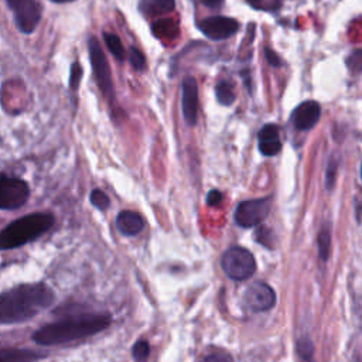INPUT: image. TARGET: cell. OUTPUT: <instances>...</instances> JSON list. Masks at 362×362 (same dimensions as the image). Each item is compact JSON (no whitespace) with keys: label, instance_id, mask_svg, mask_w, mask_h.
I'll list each match as a JSON object with an SVG mask.
<instances>
[{"label":"cell","instance_id":"7402d4cb","mask_svg":"<svg viewBox=\"0 0 362 362\" xmlns=\"http://www.w3.org/2000/svg\"><path fill=\"white\" fill-rule=\"evenodd\" d=\"M346 66L352 74L362 72V49H354L346 58Z\"/></svg>","mask_w":362,"mask_h":362},{"label":"cell","instance_id":"9c48e42d","mask_svg":"<svg viewBox=\"0 0 362 362\" xmlns=\"http://www.w3.org/2000/svg\"><path fill=\"white\" fill-rule=\"evenodd\" d=\"M198 28L211 40L222 41L232 37L239 30V21L225 16H212L201 20Z\"/></svg>","mask_w":362,"mask_h":362},{"label":"cell","instance_id":"836d02e7","mask_svg":"<svg viewBox=\"0 0 362 362\" xmlns=\"http://www.w3.org/2000/svg\"><path fill=\"white\" fill-rule=\"evenodd\" d=\"M361 175H362V167H361Z\"/></svg>","mask_w":362,"mask_h":362},{"label":"cell","instance_id":"484cf974","mask_svg":"<svg viewBox=\"0 0 362 362\" xmlns=\"http://www.w3.org/2000/svg\"><path fill=\"white\" fill-rule=\"evenodd\" d=\"M255 238H256V240L257 242H260L262 245H264V246H267V247H272V232L267 229V228H264V226H260L256 232H255Z\"/></svg>","mask_w":362,"mask_h":362},{"label":"cell","instance_id":"5bb4252c","mask_svg":"<svg viewBox=\"0 0 362 362\" xmlns=\"http://www.w3.org/2000/svg\"><path fill=\"white\" fill-rule=\"evenodd\" d=\"M116 226L120 233L126 236H133L144 228V221L134 211H122L116 218Z\"/></svg>","mask_w":362,"mask_h":362},{"label":"cell","instance_id":"5b68a950","mask_svg":"<svg viewBox=\"0 0 362 362\" xmlns=\"http://www.w3.org/2000/svg\"><path fill=\"white\" fill-rule=\"evenodd\" d=\"M88 51H89V61L93 68V75L96 79V83L100 89V92L109 99H115V86L112 81V74L110 68L107 64V59L105 57V52L102 51L100 42L95 38L90 37L88 41Z\"/></svg>","mask_w":362,"mask_h":362},{"label":"cell","instance_id":"8992f818","mask_svg":"<svg viewBox=\"0 0 362 362\" xmlns=\"http://www.w3.org/2000/svg\"><path fill=\"white\" fill-rule=\"evenodd\" d=\"M14 23L23 34H31L41 20V6L37 0H6Z\"/></svg>","mask_w":362,"mask_h":362},{"label":"cell","instance_id":"d6986e66","mask_svg":"<svg viewBox=\"0 0 362 362\" xmlns=\"http://www.w3.org/2000/svg\"><path fill=\"white\" fill-rule=\"evenodd\" d=\"M331 247V233L328 228H322L318 235V255L321 260H327Z\"/></svg>","mask_w":362,"mask_h":362},{"label":"cell","instance_id":"52a82bcc","mask_svg":"<svg viewBox=\"0 0 362 362\" xmlns=\"http://www.w3.org/2000/svg\"><path fill=\"white\" fill-rule=\"evenodd\" d=\"M272 199L270 198H256V199H247L238 204L235 209V222L242 228H252L262 221L266 219V216L270 212Z\"/></svg>","mask_w":362,"mask_h":362},{"label":"cell","instance_id":"ffe728a7","mask_svg":"<svg viewBox=\"0 0 362 362\" xmlns=\"http://www.w3.org/2000/svg\"><path fill=\"white\" fill-rule=\"evenodd\" d=\"M297 352H298V356L304 362H311L313 361V355H314V345H313V342L307 337L300 338L297 341Z\"/></svg>","mask_w":362,"mask_h":362},{"label":"cell","instance_id":"2e32d148","mask_svg":"<svg viewBox=\"0 0 362 362\" xmlns=\"http://www.w3.org/2000/svg\"><path fill=\"white\" fill-rule=\"evenodd\" d=\"M175 7L174 0H140L139 8L146 16L170 13Z\"/></svg>","mask_w":362,"mask_h":362},{"label":"cell","instance_id":"1f68e13d","mask_svg":"<svg viewBox=\"0 0 362 362\" xmlns=\"http://www.w3.org/2000/svg\"><path fill=\"white\" fill-rule=\"evenodd\" d=\"M52 3H68V1H74V0H49Z\"/></svg>","mask_w":362,"mask_h":362},{"label":"cell","instance_id":"277c9868","mask_svg":"<svg viewBox=\"0 0 362 362\" xmlns=\"http://www.w3.org/2000/svg\"><path fill=\"white\" fill-rule=\"evenodd\" d=\"M222 269L232 280H246L256 272V262L253 255L240 246H232L222 255Z\"/></svg>","mask_w":362,"mask_h":362},{"label":"cell","instance_id":"9a60e30c","mask_svg":"<svg viewBox=\"0 0 362 362\" xmlns=\"http://www.w3.org/2000/svg\"><path fill=\"white\" fill-rule=\"evenodd\" d=\"M44 355L31 349L3 348L0 352V362H35Z\"/></svg>","mask_w":362,"mask_h":362},{"label":"cell","instance_id":"3957f363","mask_svg":"<svg viewBox=\"0 0 362 362\" xmlns=\"http://www.w3.org/2000/svg\"><path fill=\"white\" fill-rule=\"evenodd\" d=\"M54 223L51 214H30L8 223L0 235V246L3 250L13 249L37 239L47 232Z\"/></svg>","mask_w":362,"mask_h":362},{"label":"cell","instance_id":"83f0119b","mask_svg":"<svg viewBox=\"0 0 362 362\" xmlns=\"http://www.w3.org/2000/svg\"><path fill=\"white\" fill-rule=\"evenodd\" d=\"M264 55H266L267 62H269L272 66H274V68L281 66V59L277 57V54H276L273 49H270V48H264Z\"/></svg>","mask_w":362,"mask_h":362},{"label":"cell","instance_id":"d4e9b609","mask_svg":"<svg viewBox=\"0 0 362 362\" xmlns=\"http://www.w3.org/2000/svg\"><path fill=\"white\" fill-rule=\"evenodd\" d=\"M129 61L132 66L137 71H143L146 68V58L141 54V51H139L136 47H132L129 49Z\"/></svg>","mask_w":362,"mask_h":362},{"label":"cell","instance_id":"7c38bea8","mask_svg":"<svg viewBox=\"0 0 362 362\" xmlns=\"http://www.w3.org/2000/svg\"><path fill=\"white\" fill-rule=\"evenodd\" d=\"M321 116V106L315 100L300 103L291 113V123L297 130H310Z\"/></svg>","mask_w":362,"mask_h":362},{"label":"cell","instance_id":"4316f807","mask_svg":"<svg viewBox=\"0 0 362 362\" xmlns=\"http://www.w3.org/2000/svg\"><path fill=\"white\" fill-rule=\"evenodd\" d=\"M199 362H233V359L228 354H211L204 356Z\"/></svg>","mask_w":362,"mask_h":362},{"label":"cell","instance_id":"d6a6232c","mask_svg":"<svg viewBox=\"0 0 362 362\" xmlns=\"http://www.w3.org/2000/svg\"><path fill=\"white\" fill-rule=\"evenodd\" d=\"M247 3H250V4H253V6H256V3H260L262 0H246Z\"/></svg>","mask_w":362,"mask_h":362},{"label":"cell","instance_id":"e0dca14e","mask_svg":"<svg viewBox=\"0 0 362 362\" xmlns=\"http://www.w3.org/2000/svg\"><path fill=\"white\" fill-rule=\"evenodd\" d=\"M215 96H216V100L219 102V105H222V106H230L236 99L232 83L225 79L219 81L215 85Z\"/></svg>","mask_w":362,"mask_h":362},{"label":"cell","instance_id":"30bf717a","mask_svg":"<svg viewBox=\"0 0 362 362\" xmlns=\"http://www.w3.org/2000/svg\"><path fill=\"white\" fill-rule=\"evenodd\" d=\"M243 303L252 311H267L276 303V293L269 284L255 281L246 288Z\"/></svg>","mask_w":362,"mask_h":362},{"label":"cell","instance_id":"4dcf8cb0","mask_svg":"<svg viewBox=\"0 0 362 362\" xmlns=\"http://www.w3.org/2000/svg\"><path fill=\"white\" fill-rule=\"evenodd\" d=\"M225 0H201V3L209 8H221Z\"/></svg>","mask_w":362,"mask_h":362},{"label":"cell","instance_id":"603a6c76","mask_svg":"<svg viewBox=\"0 0 362 362\" xmlns=\"http://www.w3.org/2000/svg\"><path fill=\"white\" fill-rule=\"evenodd\" d=\"M82 74H83L82 65L79 62H74L71 65V69H69V88H71V90L75 92L79 88Z\"/></svg>","mask_w":362,"mask_h":362},{"label":"cell","instance_id":"ba28073f","mask_svg":"<svg viewBox=\"0 0 362 362\" xmlns=\"http://www.w3.org/2000/svg\"><path fill=\"white\" fill-rule=\"evenodd\" d=\"M30 189L25 181L3 175L0 181V208L17 209L25 204Z\"/></svg>","mask_w":362,"mask_h":362},{"label":"cell","instance_id":"44dd1931","mask_svg":"<svg viewBox=\"0 0 362 362\" xmlns=\"http://www.w3.org/2000/svg\"><path fill=\"white\" fill-rule=\"evenodd\" d=\"M132 355L134 362H146L150 355V345L147 341L140 339L132 348Z\"/></svg>","mask_w":362,"mask_h":362},{"label":"cell","instance_id":"ac0fdd59","mask_svg":"<svg viewBox=\"0 0 362 362\" xmlns=\"http://www.w3.org/2000/svg\"><path fill=\"white\" fill-rule=\"evenodd\" d=\"M103 40H105V44L107 45L109 51L112 52V55L117 61H123L124 59V48H123V44H122L120 38L116 34L103 33Z\"/></svg>","mask_w":362,"mask_h":362},{"label":"cell","instance_id":"8fae6325","mask_svg":"<svg viewBox=\"0 0 362 362\" xmlns=\"http://www.w3.org/2000/svg\"><path fill=\"white\" fill-rule=\"evenodd\" d=\"M181 109L185 123L194 126L198 116V83L194 76H185L181 83Z\"/></svg>","mask_w":362,"mask_h":362},{"label":"cell","instance_id":"6da1fadb","mask_svg":"<svg viewBox=\"0 0 362 362\" xmlns=\"http://www.w3.org/2000/svg\"><path fill=\"white\" fill-rule=\"evenodd\" d=\"M54 298V291L42 283L21 284L7 290L0 297V322H24L49 307Z\"/></svg>","mask_w":362,"mask_h":362},{"label":"cell","instance_id":"4fadbf2b","mask_svg":"<svg viewBox=\"0 0 362 362\" xmlns=\"http://www.w3.org/2000/svg\"><path fill=\"white\" fill-rule=\"evenodd\" d=\"M257 139H259V150L263 156H267V157L276 156L281 150L279 127L273 123L264 124L260 129Z\"/></svg>","mask_w":362,"mask_h":362},{"label":"cell","instance_id":"7a4b0ae2","mask_svg":"<svg viewBox=\"0 0 362 362\" xmlns=\"http://www.w3.org/2000/svg\"><path fill=\"white\" fill-rule=\"evenodd\" d=\"M110 324V318L103 314L72 317L44 325L33 334V339L40 345H59L93 335Z\"/></svg>","mask_w":362,"mask_h":362},{"label":"cell","instance_id":"f1b7e54d","mask_svg":"<svg viewBox=\"0 0 362 362\" xmlns=\"http://www.w3.org/2000/svg\"><path fill=\"white\" fill-rule=\"evenodd\" d=\"M335 170H337V163L335 161H329L328 164V168H327V188H331L332 184H334V180H335Z\"/></svg>","mask_w":362,"mask_h":362},{"label":"cell","instance_id":"f546056e","mask_svg":"<svg viewBox=\"0 0 362 362\" xmlns=\"http://www.w3.org/2000/svg\"><path fill=\"white\" fill-rule=\"evenodd\" d=\"M221 201H222V194H221L218 189H212V191L208 192V195H206V202H208V205L215 206V205H218Z\"/></svg>","mask_w":362,"mask_h":362},{"label":"cell","instance_id":"cb8c5ba5","mask_svg":"<svg viewBox=\"0 0 362 362\" xmlns=\"http://www.w3.org/2000/svg\"><path fill=\"white\" fill-rule=\"evenodd\" d=\"M89 201H90V204L93 206H96L99 209H106L109 206V204H110L107 195L103 191H100V189H93L90 192V195H89Z\"/></svg>","mask_w":362,"mask_h":362}]
</instances>
